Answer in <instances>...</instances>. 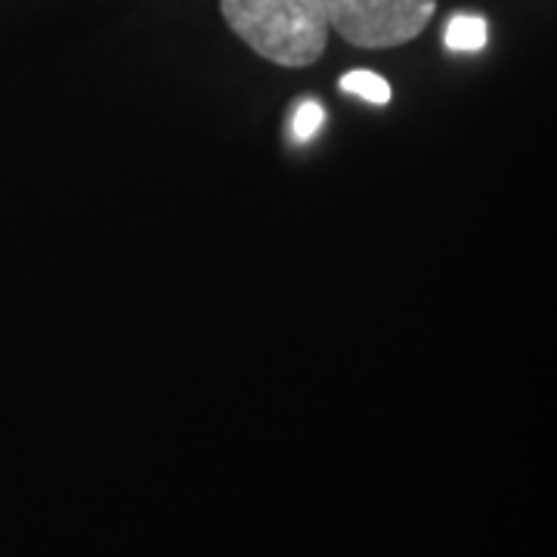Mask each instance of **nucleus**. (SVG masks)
I'll return each instance as SVG.
<instances>
[{"instance_id":"obj_1","label":"nucleus","mask_w":557,"mask_h":557,"mask_svg":"<svg viewBox=\"0 0 557 557\" xmlns=\"http://www.w3.org/2000/svg\"><path fill=\"white\" fill-rule=\"evenodd\" d=\"M220 13L258 57L285 69L313 65L329 44L322 0H220Z\"/></svg>"},{"instance_id":"obj_2","label":"nucleus","mask_w":557,"mask_h":557,"mask_svg":"<svg viewBox=\"0 0 557 557\" xmlns=\"http://www.w3.org/2000/svg\"><path fill=\"white\" fill-rule=\"evenodd\" d=\"M329 28L362 50H391L416 40L434 20L437 0H322Z\"/></svg>"},{"instance_id":"obj_3","label":"nucleus","mask_w":557,"mask_h":557,"mask_svg":"<svg viewBox=\"0 0 557 557\" xmlns=\"http://www.w3.org/2000/svg\"><path fill=\"white\" fill-rule=\"evenodd\" d=\"M486 20L483 16H453L449 25H446V47L456 50V53H474V50H483L486 47Z\"/></svg>"},{"instance_id":"obj_4","label":"nucleus","mask_w":557,"mask_h":557,"mask_svg":"<svg viewBox=\"0 0 557 557\" xmlns=\"http://www.w3.org/2000/svg\"><path fill=\"white\" fill-rule=\"evenodd\" d=\"M341 90H347V94H354L359 100L372 102V106H387L391 102V84L375 75V72H347L344 78H341Z\"/></svg>"},{"instance_id":"obj_5","label":"nucleus","mask_w":557,"mask_h":557,"mask_svg":"<svg viewBox=\"0 0 557 557\" xmlns=\"http://www.w3.org/2000/svg\"><path fill=\"white\" fill-rule=\"evenodd\" d=\"M322 121H325V112H322V106L313 100L300 102L298 112H295V119H292V131H295V139H313L317 137V131L322 127Z\"/></svg>"}]
</instances>
